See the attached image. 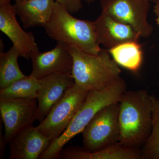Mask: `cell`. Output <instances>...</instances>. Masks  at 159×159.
Instances as JSON below:
<instances>
[{
	"instance_id": "obj_7",
	"label": "cell",
	"mask_w": 159,
	"mask_h": 159,
	"mask_svg": "<svg viewBox=\"0 0 159 159\" xmlns=\"http://www.w3.org/2000/svg\"><path fill=\"white\" fill-rule=\"evenodd\" d=\"M100 6L102 11L132 27L141 38L152 34L153 28L147 20L150 7L148 0H100Z\"/></svg>"
},
{
	"instance_id": "obj_9",
	"label": "cell",
	"mask_w": 159,
	"mask_h": 159,
	"mask_svg": "<svg viewBox=\"0 0 159 159\" xmlns=\"http://www.w3.org/2000/svg\"><path fill=\"white\" fill-rule=\"evenodd\" d=\"M31 59L32 70L31 75L38 80L54 74H72L73 59L69 46L57 42L50 51L33 54Z\"/></svg>"
},
{
	"instance_id": "obj_3",
	"label": "cell",
	"mask_w": 159,
	"mask_h": 159,
	"mask_svg": "<svg viewBox=\"0 0 159 159\" xmlns=\"http://www.w3.org/2000/svg\"><path fill=\"white\" fill-rule=\"evenodd\" d=\"M56 2L51 18L44 26L46 34L52 39L88 54L102 51L97 42L94 22L78 19Z\"/></svg>"
},
{
	"instance_id": "obj_16",
	"label": "cell",
	"mask_w": 159,
	"mask_h": 159,
	"mask_svg": "<svg viewBox=\"0 0 159 159\" xmlns=\"http://www.w3.org/2000/svg\"><path fill=\"white\" fill-rule=\"evenodd\" d=\"M108 50L118 65L133 73H137L141 68L143 53L138 41L123 43Z\"/></svg>"
},
{
	"instance_id": "obj_4",
	"label": "cell",
	"mask_w": 159,
	"mask_h": 159,
	"mask_svg": "<svg viewBox=\"0 0 159 159\" xmlns=\"http://www.w3.org/2000/svg\"><path fill=\"white\" fill-rule=\"evenodd\" d=\"M73 57L72 77L75 83L89 91L100 90L120 78L121 70L108 49L98 54L85 53L70 48Z\"/></svg>"
},
{
	"instance_id": "obj_18",
	"label": "cell",
	"mask_w": 159,
	"mask_h": 159,
	"mask_svg": "<svg viewBox=\"0 0 159 159\" xmlns=\"http://www.w3.org/2000/svg\"><path fill=\"white\" fill-rule=\"evenodd\" d=\"M39 88L38 80L30 74L0 90V99L37 98Z\"/></svg>"
},
{
	"instance_id": "obj_24",
	"label": "cell",
	"mask_w": 159,
	"mask_h": 159,
	"mask_svg": "<svg viewBox=\"0 0 159 159\" xmlns=\"http://www.w3.org/2000/svg\"><path fill=\"white\" fill-rule=\"evenodd\" d=\"M84 1L90 4V3L94 2L96 0H82V1Z\"/></svg>"
},
{
	"instance_id": "obj_26",
	"label": "cell",
	"mask_w": 159,
	"mask_h": 159,
	"mask_svg": "<svg viewBox=\"0 0 159 159\" xmlns=\"http://www.w3.org/2000/svg\"><path fill=\"white\" fill-rule=\"evenodd\" d=\"M15 1H25V0H15Z\"/></svg>"
},
{
	"instance_id": "obj_10",
	"label": "cell",
	"mask_w": 159,
	"mask_h": 159,
	"mask_svg": "<svg viewBox=\"0 0 159 159\" xmlns=\"http://www.w3.org/2000/svg\"><path fill=\"white\" fill-rule=\"evenodd\" d=\"M16 16L14 6L11 4L0 6V30L11 41L20 57L31 59L39 48L34 34L23 30Z\"/></svg>"
},
{
	"instance_id": "obj_6",
	"label": "cell",
	"mask_w": 159,
	"mask_h": 159,
	"mask_svg": "<svg viewBox=\"0 0 159 159\" xmlns=\"http://www.w3.org/2000/svg\"><path fill=\"white\" fill-rule=\"evenodd\" d=\"M89 92L75 83L36 126L38 129L52 141L59 138L79 111Z\"/></svg>"
},
{
	"instance_id": "obj_17",
	"label": "cell",
	"mask_w": 159,
	"mask_h": 159,
	"mask_svg": "<svg viewBox=\"0 0 159 159\" xmlns=\"http://www.w3.org/2000/svg\"><path fill=\"white\" fill-rule=\"evenodd\" d=\"M0 51V90L6 88L26 75L21 71L18 63V53L12 46L4 52V46L1 39Z\"/></svg>"
},
{
	"instance_id": "obj_11",
	"label": "cell",
	"mask_w": 159,
	"mask_h": 159,
	"mask_svg": "<svg viewBox=\"0 0 159 159\" xmlns=\"http://www.w3.org/2000/svg\"><path fill=\"white\" fill-rule=\"evenodd\" d=\"M93 22L97 43L108 50L123 43L139 41L141 38L132 27L120 22L102 10Z\"/></svg>"
},
{
	"instance_id": "obj_13",
	"label": "cell",
	"mask_w": 159,
	"mask_h": 159,
	"mask_svg": "<svg viewBox=\"0 0 159 159\" xmlns=\"http://www.w3.org/2000/svg\"><path fill=\"white\" fill-rule=\"evenodd\" d=\"M38 80L40 88L36 98L38 105L36 120L41 122L75 81L72 75L61 74H52Z\"/></svg>"
},
{
	"instance_id": "obj_22",
	"label": "cell",
	"mask_w": 159,
	"mask_h": 159,
	"mask_svg": "<svg viewBox=\"0 0 159 159\" xmlns=\"http://www.w3.org/2000/svg\"><path fill=\"white\" fill-rule=\"evenodd\" d=\"M153 12L156 16L159 14V4H156L154 6Z\"/></svg>"
},
{
	"instance_id": "obj_25",
	"label": "cell",
	"mask_w": 159,
	"mask_h": 159,
	"mask_svg": "<svg viewBox=\"0 0 159 159\" xmlns=\"http://www.w3.org/2000/svg\"><path fill=\"white\" fill-rule=\"evenodd\" d=\"M157 16V18L156 21L157 24L158 25L159 27V14Z\"/></svg>"
},
{
	"instance_id": "obj_23",
	"label": "cell",
	"mask_w": 159,
	"mask_h": 159,
	"mask_svg": "<svg viewBox=\"0 0 159 159\" xmlns=\"http://www.w3.org/2000/svg\"><path fill=\"white\" fill-rule=\"evenodd\" d=\"M150 2L154 3L155 4H159V0H148Z\"/></svg>"
},
{
	"instance_id": "obj_14",
	"label": "cell",
	"mask_w": 159,
	"mask_h": 159,
	"mask_svg": "<svg viewBox=\"0 0 159 159\" xmlns=\"http://www.w3.org/2000/svg\"><path fill=\"white\" fill-rule=\"evenodd\" d=\"M55 3V0H25L16 1L13 6L24 28L27 29L45 25L52 16Z\"/></svg>"
},
{
	"instance_id": "obj_21",
	"label": "cell",
	"mask_w": 159,
	"mask_h": 159,
	"mask_svg": "<svg viewBox=\"0 0 159 159\" xmlns=\"http://www.w3.org/2000/svg\"><path fill=\"white\" fill-rule=\"evenodd\" d=\"M11 0H0V6H7L10 4Z\"/></svg>"
},
{
	"instance_id": "obj_15",
	"label": "cell",
	"mask_w": 159,
	"mask_h": 159,
	"mask_svg": "<svg viewBox=\"0 0 159 159\" xmlns=\"http://www.w3.org/2000/svg\"><path fill=\"white\" fill-rule=\"evenodd\" d=\"M60 159H141L142 149L125 147L119 143L97 151H88L83 148L70 147L62 149Z\"/></svg>"
},
{
	"instance_id": "obj_5",
	"label": "cell",
	"mask_w": 159,
	"mask_h": 159,
	"mask_svg": "<svg viewBox=\"0 0 159 159\" xmlns=\"http://www.w3.org/2000/svg\"><path fill=\"white\" fill-rule=\"evenodd\" d=\"M119 102L99 111L82 131L83 148L88 151L102 150L119 143L120 130Z\"/></svg>"
},
{
	"instance_id": "obj_19",
	"label": "cell",
	"mask_w": 159,
	"mask_h": 159,
	"mask_svg": "<svg viewBox=\"0 0 159 159\" xmlns=\"http://www.w3.org/2000/svg\"><path fill=\"white\" fill-rule=\"evenodd\" d=\"M153 102L151 134L142 147V159H159V98L152 95Z\"/></svg>"
},
{
	"instance_id": "obj_2",
	"label": "cell",
	"mask_w": 159,
	"mask_h": 159,
	"mask_svg": "<svg viewBox=\"0 0 159 159\" xmlns=\"http://www.w3.org/2000/svg\"><path fill=\"white\" fill-rule=\"evenodd\" d=\"M126 88V83L121 77L102 89L90 91L85 101L64 132L52 141L39 159H60L61 152L67 142L82 132L99 111L107 106L119 102Z\"/></svg>"
},
{
	"instance_id": "obj_20",
	"label": "cell",
	"mask_w": 159,
	"mask_h": 159,
	"mask_svg": "<svg viewBox=\"0 0 159 159\" xmlns=\"http://www.w3.org/2000/svg\"><path fill=\"white\" fill-rule=\"evenodd\" d=\"M70 13L78 12L82 8V0H55Z\"/></svg>"
},
{
	"instance_id": "obj_12",
	"label": "cell",
	"mask_w": 159,
	"mask_h": 159,
	"mask_svg": "<svg viewBox=\"0 0 159 159\" xmlns=\"http://www.w3.org/2000/svg\"><path fill=\"white\" fill-rule=\"evenodd\" d=\"M52 140L31 125L9 141L10 159H37L51 145Z\"/></svg>"
},
{
	"instance_id": "obj_1",
	"label": "cell",
	"mask_w": 159,
	"mask_h": 159,
	"mask_svg": "<svg viewBox=\"0 0 159 159\" xmlns=\"http://www.w3.org/2000/svg\"><path fill=\"white\" fill-rule=\"evenodd\" d=\"M119 103V143L128 148H140L145 145L152 130V96L144 89L126 91Z\"/></svg>"
},
{
	"instance_id": "obj_8",
	"label": "cell",
	"mask_w": 159,
	"mask_h": 159,
	"mask_svg": "<svg viewBox=\"0 0 159 159\" xmlns=\"http://www.w3.org/2000/svg\"><path fill=\"white\" fill-rule=\"evenodd\" d=\"M36 98L0 99V112L6 144L16 134L32 125L37 119Z\"/></svg>"
}]
</instances>
